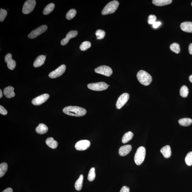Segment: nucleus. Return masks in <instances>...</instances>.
Instances as JSON below:
<instances>
[{
    "label": "nucleus",
    "mask_w": 192,
    "mask_h": 192,
    "mask_svg": "<svg viewBox=\"0 0 192 192\" xmlns=\"http://www.w3.org/2000/svg\"><path fill=\"white\" fill-rule=\"evenodd\" d=\"M63 112L67 115L76 117L83 116L87 113V111L82 107L71 106L64 107Z\"/></svg>",
    "instance_id": "obj_1"
},
{
    "label": "nucleus",
    "mask_w": 192,
    "mask_h": 192,
    "mask_svg": "<svg viewBox=\"0 0 192 192\" xmlns=\"http://www.w3.org/2000/svg\"><path fill=\"white\" fill-rule=\"evenodd\" d=\"M137 77L139 82L142 85L145 86L150 85L152 80L151 76L143 70H140L137 73Z\"/></svg>",
    "instance_id": "obj_2"
},
{
    "label": "nucleus",
    "mask_w": 192,
    "mask_h": 192,
    "mask_svg": "<svg viewBox=\"0 0 192 192\" xmlns=\"http://www.w3.org/2000/svg\"><path fill=\"white\" fill-rule=\"evenodd\" d=\"M119 4V1H110L104 7L102 11V15H106L112 14L116 11Z\"/></svg>",
    "instance_id": "obj_3"
},
{
    "label": "nucleus",
    "mask_w": 192,
    "mask_h": 192,
    "mask_svg": "<svg viewBox=\"0 0 192 192\" xmlns=\"http://www.w3.org/2000/svg\"><path fill=\"white\" fill-rule=\"evenodd\" d=\"M145 148L143 147H140L137 149L134 157L135 163L137 165H141L145 160Z\"/></svg>",
    "instance_id": "obj_4"
},
{
    "label": "nucleus",
    "mask_w": 192,
    "mask_h": 192,
    "mask_svg": "<svg viewBox=\"0 0 192 192\" xmlns=\"http://www.w3.org/2000/svg\"><path fill=\"white\" fill-rule=\"evenodd\" d=\"M36 5L35 0H28L25 1L23 6L22 12L25 14H29L34 9Z\"/></svg>",
    "instance_id": "obj_5"
},
{
    "label": "nucleus",
    "mask_w": 192,
    "mask_h": 192,
    "mask_svg": "<svg viewBox=\"0 0 192 192\" xmlns=\"http://www.w3.org/2000/svg\"><path fill=\"white\" fill-rule=\"evenodd\" d=\"M87 87L90 90L96 91L106 90L108 88V85L104 82L89 84L87 85Z\"/></svg>",
    "instance_id": "obj_6"
},
{
    "label": "nucleus",
    "mask_w": 192,
    "mask_h": 192,
    "mask_svg": "<svg viewBox=\"0 0 192 192\" xmlns=\"http://www.w3.org/2000/svg\"><path fill=\"white\" fill-rule=\"evenodd\" d=\"M47 26L46 25L41 26L32 31L30 34L28 35V37L30 39H35L42 33L45 32L47 30Z\"/></svg>",
    "instance_id": "obj_7"
},
{
    "label": "nucleus",
    "mask_w": 192,
    "mask_h": 192,
    "mask_svg": "<svg viewBox=\"0 0 192 192\" xmlns=\"http://www.w3.org/2000/svg\"><path fill=\"white\" fill-rule=\"evenodd\" d=\"M96 73L110 77L112 74V70L110 67L106 66H102L98 67L95 69Z\"/></svg>",
    "instance_id": "obj_8"
},
{
    "label": "nucleus",
    "mask_w": 192,
    "mask_h": 192,
    "mask_svg": "<svg viewBox=\"0 0 192 192\" xmlns=\"http://www.w3.org/2000/svg\"><path fill=\"white\" fill-rule=\"evenodd\" d=\"M130 97V95L128 93H124L121 95L117 99L116 102V108L118 109H121L128 101Z\"/></svg>",
    "instance_id": "obj_9"
},
{
    "label": "nucleus",
    "mask_w": 192,
    "mask_h": 192,
    "mask_svg": "<svg viewBox=\"0 0 192 192\" xmlns=\"http://www.w3.org/2000/svg\"><path fill=\"white\" fill-rule=\"evenodd\" d=\"M66 66L64 64L59 66L56 70L52 71L49 74V77L51 78L54 79L60 77L65 72Z\"/></svg>",
    "instance_id": "obj_10"
},
{
    "label": "nucleus",
    "mask_w": 192,
    "mask_h": 192,
    "mask_svg": "<svg viewBox=\"0 0 192 192\" xmlns=\"http://www.w3.org/2000/svg\"><path fill=\"white\" fill-rule=\"evenodd\" d=\"M49 94H44L36 97L32 100V103L36 106L40 105L45 102L49 98Z\"/></svg>",
    "instance_id": "obj_11"
},
{
    "label": "nucleus",
    "mask_w": 192,
    "mask_h": 192,
    "mask_svg": "<svg viewBox=\"0 0 192 192\" xmlns=\"http://www.w3.org/2000/svg\"><path fill=\"white\" fill-rule=\"evenodd\" d=\"M90 145V142L88 140H83L78 141L76 144L75 147L76 150L82 151L88 149Z\"/></svg>",
    "instance_id": "obj_12"
},
{
    "label": "nucleus",
    "mask_w": 192,
    "mask_h": 192,
    "mask_svg": "<svg viewBox=\"0 0 192 192\" xmlns=\"http://www.w3.org/2000/svg\"><path fill=\"white\" fill-rule=\"evenodd\" d=\"M5 61L7 64L8 68L11 70L14 69L16 67V63L15 61L12 59V55L11 54H8L5 57Z\"/></svg>",
    "instance_id": "obj_13"
},
{
    "label": "nucleus",
    "mask_w": 192,
    "mask_h": 192,
    "mask_svg": "<svg viewBox=\"0 0 192 192\" xmlns=\"http://www.w3.org/2000/svg\"><path fill=\"white\" fill-rule=\"evenodd\" d=\"M78 32L76 30L71 31L68 33L66 37L64 38L61 41V44L62 46H64L68 42L69 40L72 38L75 37L77 35Z\"/></svg>",
    "instance_id": "obj_14"
},
{
    "label": "nucleus",
    "mask_w": 192,
    "mask_h": 192,
    "mask_svg": "<svg viewBox=\"0 0 192 192\" xmlns=\"http://www.w3.org/2000/svg\"><path fill=\"white\" fill-rule=\"evenodd\" d=\"M132 146L130 145H124L120 147L119 150V155L121 156H125L128 154L132 150Z\"/></svg>",
    "instance_id": "obj_15"
},
{
    "label": "nucleus",
    "mask_w": 192,
    "mask_h": 192,
    "mask_svg": "<svg viewBox=\"0 0 192 192\" xmlns=\"http://www.w3.org/2000/svg\"><path fill=\"white\" fill-rule=\"evenodd\" d=\"M180 28L185 32L192 33V22L186 21L182 23L180 25Z\"/></svg>",
    "instance_id": "obj_16"
},
{
    "label": "nucleus",
    "mask_w": 192,
    "mask_h": 192,
    "mask_svg": "<svg viewBox=\"0 0 192 192\" xmlns=\"http://www.w3.org/2000/svg\"><path fill=\"white\" fill-rule=\"evenodd\" d=\"M14 88L11 86H9L6 88L4 90V94L5 97L8 98H11L15 96L14 92Z\"/></svg>",
    "instance_id": "obj_17"
},
{
    "label": "nucleus",
    "mask_w": 192,
    "mask_h": 192,
    "mask_svg": "<svg viewBox=\"0 0 192 192\" xmlns=\"http://www.w3.org/2000/svg\"><path fill=\"white\" fill-rule=\"evenodd\" d=\"M46 58L45 56L41 55L38 56L34 63V67L37 68L42 66L44 64Z\"/></svg>",
    "instance_id": "obj_18"
},
{
    "label": "nucleus",
    "mask_w": 192,
    "mask_h": 192,
    "mask_svg": "<svg viewBox=\"0 0 192 192\" xmlns=\"http://www.w3.org/2000/svg\"><path fill=\"white\" fill-rule=\"evenodd\" d=\"M160 152L165 158H168L171 156L172 152L169 145H167L163 147L160 150Z\"/></svg>",
    "instance_id": "obj_19"
},
{
    "label": "nucleus",
    "mask_w": 192,
    "mask_h": 192,
    "mask_svg": "<svg viewBox=\"0 0 192 192\" xmlns=\"http://www.w3.org/2000/svg\"><path fill=\"white\" fill-rule=\"evenodd\" d=\"M48 131V127L44 124H40L36 128V132L41 135L47 133Z\"/></svg>",
    "instance_id": "obj_20"
},
{
    "label": "nucleus",
    "mask_w": 192,
    "mask_h": 192,
    "mask_svg": "<svg viewBox=\"0 0 192 192\" xmlns=\"http://www.w3.org/2000/svg\"><path fill=\"white\" fill-rule=\"evenodd\" d=\"M46 143L48 146L52 149H55L58 146V143L52 137H49L46 140Z\"/></svg>",
    "instance_id": "obj_21"
},
{
    "label": "nucleus",
    "mask_w": 192,
    "mask_h": 192,
    "mask_svg": "<svg viewBox=\"0 0 192 192\" xmlns=\"http://www.w3.org/2000/svg\"><path fill=\"white\" fill-rule=\"evenodd\" d=\"M172 1V0H153L152 3L155 6H163L170 4Z\"/></svg>",
    "instance_id": "obj_22"
},
{
    "label": "nucleus",
    "mask_w": 192,
    "mask_h": 192,
    "mask_svg": "<svg viewBox=\"0 0 192 192\" xmlns=\"http://www.w3.org/2000/svg\"><path fill=\"white\" fill-rule=\"evenodd\" d=\"M83 179V175L82 174L80 175L79 178L76 181L75 184V188L76 189L77 191H80L82 189Z\"/></svg>",
    "instance_id": "obj_23"
},
{
    "label": "nucleus",
    "mask_w": 192,
    "mask_h": 192,
    "mask_svg": "<svg viewBox=\"0 0 192 192\" xmlns=\"http://www.w3.org/2000/svg\"><path fill=\"white\" fill-rule=\"evenodd\" d=\"M133 134L132 132L129 131L126 132L123 136L122 141L123 143H126L130 141L133 138Z\"/></svg>",
    "instance_id": "obj_24"
},
{
    "label": "nucleus",
    "mask_w": 192,
    "mask_h": 192,
    "mask_svg": "<svg viewBox=\"0 0 192 192\" xmlns=\"http://www.w3.org/2000/svg\"><path fill=\"white\" fill-rule=\"evenodd\" d=\"M180 125L183 126H188L191 125L192 123L191 119L188 118H185L180 119L178 121Z\"/></svg>",
    "instance_id": "obj_25"
},
{
    "label": "nucleus",
    "mask_w": 192,
    "mask_h": 192,
    "mask_svg": "<svg viewBox=\"0 0 192 192\" xmlns=\"http://www.w3.org/2000/svg\"><path fill=\"white\" fill-rule=\"evenodd\" d=\"M54 7H55V5L54 3H50L44 8L43 11V14L44 15H47L53 11Z\"/></svg>",
    "instance_id": "obj_26"
},
{
    "label": "nucleus",
    "mask_w": 192,
    "mask_h": 192,
    "mask_svg": "<svg viewBox=\"0 0 192 192\" xmlns=\"http://www.w3.org/2000/svg\"><path fill=\"white\" fill-rule=\"evenodd\" d=\"M8 169V165L6 163H1L0 165V177L1 178L5 174Z\"/></svg>",
    "instance_id": "obj_27"
},
{
    "label": "nucleus",
    "mask_w": 192,
    "mask_h": 192,
    "mask_svg": "<svg viewBox=\"0 0 192 192\" xmlns=\"http://www.w3.org/2000/svg\"><path fill=\"white\" fill-rule=\"evenodd\" d=\"M188 89L186 86H182L180 90V95L183 97H186L188 96Z\"/></svg>",
    "instance_id": "obj_28"
},
{
    "label": "nucleus",
    "mask_w": 192,
    "mask_h": 192,
    "mask_svg": "<svg viewBox=\"0 0 192 192\" xmlns=\"http://www.w3.org/2000/svg\"><path fill=\"white\" fill-rule=\"evenodd\" d=\"M170 49L171 50L174 52L175 53L179 54L180 52V46L178 43H174L170 46Z\"/></svg>",
    "instance_id": "obj_29"
},
{
    "label": "nucleus",
    "mask_w": 192,
    "mask_h": 192,
    "mask_svg": "<svg viewBox=\"0 0 192 192\" xmlns=\"http://www.w3.org/2000/svg\"><path fill=\"white\" fill-rule=\"evenodd\" d=\"M95 169L92 167L89 170L88 179L89 181H92L95 179Z\"/></svg>",
    "instance_id": "obj_30"
},
{
    "label": "nucleus",
    "mask_w": 192,
    "mask_h": 192,
    "mask_svg": "<svg viewBox=\"0 0 192 192\" xmlns=\"http://www.w3.org/2000/svg\"><path fill=\"white\" fill-rule=\"evenodd\" d=\"M76 14H77V11L75 9H71L66 14V18L68 20H70L75 17Z\"/></svg>",
    "instance_id": "obj_31"
},
{
    "label": "nucleus",
    "mask_w": 192,
    "mask_h": 192,
    "mask_svg": "<svg viewBox=\"0 0 192 192\" xmlns=\"http://www.w3.org/2000/svg\"><path fill=\"white\" fill-rule=\"evenodd\" d=\"M91 45V43L89 41H84L81 44L80 49L81 51H85L90 47Z\"/></svg>",
    "instance_id": "obj_32"
},
{
    "label": "nucleus",
    "mask_w": 192,
    "mask_h": 192,
    "mask_svg": "<svg viewBox=\"0 0 192 192\" xmlns=\"http://www.w3.org/2000/svg\"><path fill=\"white\" fill-rule=\"evenodd\" d=\"M185 161L188 166L192 165V152H190L187 154L185 158Z\"/></svg>",
    "instance_id": "obj_33"
},
{
    "label": "nucleus",
    "mask_w": 192,
    "mask_h": 192,
    "mask_svg": "<svg viewBox=\"0 0 192 192\" xmlns=\"http://www.w3.org/2000/svg\"><path fill=\"white\" fill-rule=\"evenodd\" d=\"M95 35L97 39H102L105 37V32L103 30L99 29L96 31Z\"/></svg>",
    "instance_id": "obj_34"
},
{
    "label": "nucleus",
    "mask_w": 192,
    "mask_h": 192,
    "mask_svg": "<svg viewBox=\"0 0 192 192\" xmlns=\"http://www.w3.org/2000/svg\"><path fill=\"white\" fill-rule=\"evenodd\" d=\"M7 14V11L6 10L1 8L0 10V21L3 22L5 19Z\"/></svg>",
    "instance_id": "obj_35"
},
{
    "label": "nucleus",
    "mask_w": 192,
    "mask_h": 192,
    "mask_svg": "<svg viewBox=\"0 0 192 192\" xmlns=\"http://www.w3.org/2000/svg\"><path fill=\"white\" fill-rule=\"evenodd\" d=\"M157 17L153 15H150L148 16V22L149 24L153 25L156 22Z\"/></svg>",
    "instance_id": "obj_36"
},
{
    "label": "nucleus",
    "mask_w": 192,
    "mask_h": 192,
    "mask_svg": "<svg viewBox=\"0 0 192 192\" xmlns=\"http://www.w3.org/2000/svg\"><path fill=\"white\" fill-rule=\"evenodd\" d=\"M0 113L4 115H7L8 114L7 110L1 105L0 106Z\"/></svg>",
    "instance_id": "obj_37"
},
{
    "label": "nucleus",
    "mask_w": 192,
    "mask_h": 192,
    "mask_svg": "<svg viewBox=\"0 0 192 192\" xmlns=\"http://www.w3.org/2000/svg\"><path fill=\"white\" fill-rule=\"evenodd\" d=\"M130 188L127 186H124L122 187L120 192H130Z\"/></svg>",
    "instance_id": "obj_38"
},
{
    "label": "nucleus",
    "mask_w": 192,
    "mask_h": 192,
    "mask_svg": "<svg viewBox=\"0 0 192 192\" xmlns=\"http://www.w3.org/2000/svg\"><path fill=\"white\" fill-rule=\"evenodd\" d=\"M161 24V22H160V21H157V22L156 21L155 24L153 25V26L154 28H158Z\"/></svg>",
    "instance_id": "obj_39"
},
{
    "label": "nucleus",
    "mask_w": 192,
    "mask_h": 192,
    "mask_svg": "<svg viewBox=\"0 0 192 192\" xmlns=\"http://www.w3.org/2000/svg\"><path fill=\"white\" fill-rule=\"evenodd\" d=\"M188 51L190 54L192 55V43L190 44L188 46Z\"/></svg>",
    "instance_id": "obj_40"
},
{
    "label": "nucleus",
    "mask_w": 192,
    "mask_h": 192,
    "mask_svg": "<svg viewBox=\"0 0 192 192\" xmlns=\"http://www.w3.org/2000/svg\"><path fill=\"white\" fill-rule=\"evenodd\" d=\"M13 190L11 188H8L4 190L2 192H13Z\"/></svg>",
    "instance_id": "obj_41"
},
{
    "label": "nucleus",
    "mask_w": 192,
    "mask_h": 192,
    "mask_svg": "<svg viewBox=\"0 0 192 192\" xmlns=\"http://www.w3.org/2000/svg\"><path fill=\"white\" fill-rule=\"evenodd\" d=\"M3 97V92L1 89H0V98H1Z\"/></svg>",
    "instance_id": "obj_42"
},
{
    "label": "nucleus",
    "mask_w": 192,
    "mask_h": 192,
    "mask_svg": "<svg viewBox=\"0 0 192 192\" xmlns=\"http://www.w3.org/2000/svg\"><path fill=\"white\" fill-rule=\"evenodd\" d=\"M189 79L190 82L192 83V75L190 76L189 77Z\"/></svg>",
    "instance_id": "obj_43"
},
{
    "label": "nucleus",
    "mask_w": 192,
    "mask_h": 192,
    "mask_svg": "<svg viewBox=\"0 0 192 192\" xmlns=\"http://www.w3.org/2000/svg\"><path fill=\"white\" fill-rule=\"evenodd\" d=\"M191 6H192V3H191Z\"/></svg>",
    "instance_id": "obj_44"
},
{
    "label": "nucleus",
    "mask_w": 192,
    "mask_h": 192,
    "mask_svg": "<svg viewBox=\"0 0 192 192\" xmlns=\"http://www.w3.org/2000/svg\"><path fill=\"white\" fill-rule=\"evenodd\" d=\"M108 87H109V86H110V85H108Z\"/></svg>",
    "instance_id": "obj_45"
}]
</instances>
